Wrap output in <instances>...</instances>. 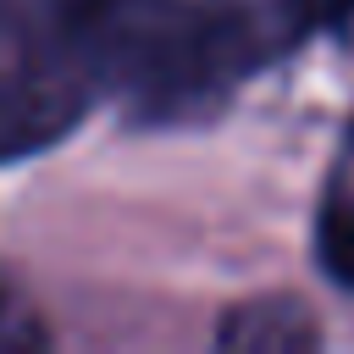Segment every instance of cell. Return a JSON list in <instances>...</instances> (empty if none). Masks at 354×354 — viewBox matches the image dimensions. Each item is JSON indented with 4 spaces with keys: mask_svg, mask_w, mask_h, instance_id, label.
I'll use <instances>...</instances> for the list:
<instances>
[{
    "mask_svg": "<svg viewBox=\"0 0 354 354\" xmlns=\"http://www.w3.org/2000/svg\"><path fill=\"white\" fill-rule=\"evenodd\" d=\"M72 22L100 100L138 127L205 122L282 61L249 0H72Z\"/></svg>",
    "mask_w": 354,
    "mask_h": 354,
    "instance_id": "6da1fadb",
    "label": "cell"
},
{
    "mask_svg": "<svg viewBox=\"0 0 354 354\" xmlns=\"http://www.w3.org/2000/svg\"><path fill=\"white\" fill-rule=\"evenodd\" d=\"M94 105L72 0H0V166L55 149Z\"/></svg>",
    "mask_w": 354,
    "mask_h": 354,
    "instance_id": "7a4b0ae2",
    "label": "cell"
},
{
    "mask_svg": "<svg viewBox=\"0 0 354 354\" xmlns=\"http://www.w3.org/2000/svg\"><path fill=\"white\" fill-rule=\"evenodd\" d=\"M221 348H243V354H293V348H315L321 326L304 310V299L293 293H266V299H243L221 315L216 326Z\"/></svg>",
    "mask_w": 354,
    "mask_h": 354,
    "instance_id": "3957f363",
    "label": "cell"
},
{
    "mask_svg": "<svg viewBox=\"0 0 354 354\" xmlns=\"http://www.w3.org/2000/svg\"><path fill=\"white\" fill-rule=\"evenodd\" d=\"M315 260H321V277L343 293H354V138L321 194V210H315Z\"/></svg>",
    "mask_w": 354,
    "mask_h": 354,
    "instance_id": "277c9868",
    "label": "cell"
},
{
    "mask_svg": "<svg viewBox=\"0 0 354 354\" xmlns=\"http://www.w3.org/2000/svg\"><path fill=\"white\" fill-rule=\"evenodd\" d=\"M271 50L288 55L310 39H337L354 28V0H249Z\"/></svg>",
    "mask_w": 354,
    "mask_h": 354,
    "instance_id": "5b68a950",
    "label": "cell"
},
{
    "mask_svg": "<svg viewBox=\"0 0 354 354\" xmlns=\"http://www.w3.org/2000/svg\"><path fill=\"white\" fill-rule=\"evenodd\" d=\"M44 321L33 315V304L0 277V348H17V343H44Z\"/></svg>",
    "mask_w": 354,
    "mask_h": 354,
    "instance_id": "8992f818",
    "label": "cell"
}]
</instances>
